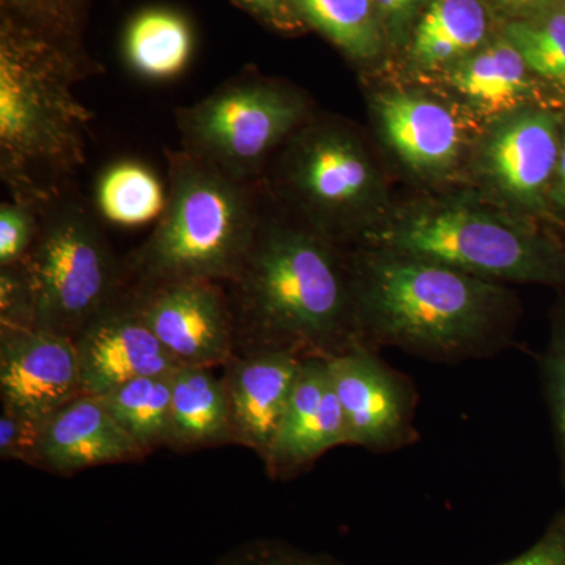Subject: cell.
<instances>
[{"mask_svg": "<svg viewBox=\"0 0 565 565\" xmlns=\"http://www.w3.org/2000/svg\"><path fill=\"white\" fill-rule=\"evenodd\" d=\"M351 267L366 348L392 345L434 362H462L512 341L519 299L503 282L373 245H355Z\"/></svg>", "mask_w": 565, "mask_h": 565, "instance_id": "1", "label": "cell"}, {"mask_svg": "<svg viewBox=\"0 0 565 565\" xmlns=\"http://www.w3.org/2000/svg\"><path fill=\"white\" fill-rule=\"evenodd\" d=\"M226 286L236 351L269 348L330 359L362 344L351 252L297 215L270 214L263 203L247 259Z\"/></svg>", "mask_w": 565, "mask_h": 565, "instance_id": "2", "label": "cell"}, {"mask_svg": "<svg viewBox=\"0 0 565 565\" xmlns=\"http://www.w3.org/2000/svg\"><path fill=\"white\" fill-rule=\"evenodd\" d=\"M93 73L82 43L0 13V173L10 199L43 207L68 192L92 121L74 85Z\"/></svg>", "mask_w": 565, "mask_h": 565, "instance_id": "3", "label": "cell"}, {"mask_svg": "<svg viewBox=\"0 0 565 565\" xmlns=\"http://www.w3.org/2000/svg\"><path fill=\"white\" fill-rule=\"evenodd\" d=\"M167 159L166 210L122 263L125 292L188 280L228 285L243 269L262 221L258 182L234 180L184 150L167 151Z\"/></svg>", "mask_w": 565, "mask_h": 565, "instance_id": "4", "label": "cell"}, {"mask_svg": "<svg viewBox=\"0 0 565 565\" xmlns=\"http://www.w3.org/2000/svg\"><path fill=\"white\" fill-rule=\"evenodd\" d=\"M356 245L433 259L487 281L565 289V241L533 218L463 196L388 212Z\"/></svg>", "mask_w": 565, "mask_h": 565, "instance_id": "5", "label": "cell"}, {"mask_svg": "<svg viewBox=\"0 0 565 565\" xmlns=\"http://www.w3.org/2000/svg\"><path fill=\"white\" fill-rule=\"evenodd\" d=\"M266 188L297 217L344 245L388 215V188L373 151L345 122L310 120L286 141Z\"/></svg>", "mask_w": 565, "mask_h": 565, "instance_id": "6", "label": "cell"}, {"mask_svg": "<svg viewBox=\"0 0 565 565\" xmlns=\"http://www.w3.org/2000/svg\"><path fill=\"white\" fill-rule=\"evenodd\" d=\"M22 264L35 329L71 340L125 292L122 263L95 214L70 192L41 207L39 233Z\"/></svg>", "mask_w": 565, "mask_h": 565, "instance_id": "7", "label": "cell"}, {"mask_svg": "<svg viewBox=\"0 0 565 565\" xmlns=\"http://www.w3.org/2000/svg\"><path fill=\"white\" fill-rule=\"evenodd\" d=\"M184 151L234 180L258 182L270 156L307 125L310 102L280 81L244 74L177 111Z\"/></svg>", "mask_w": 565, "mask_h": 565, "instance_id": "8", "label": "cell"}, {"mask_svg": "<svg viewBox=\"0 0 565 565\" xmlns=\"http://www.w3.org/2000/svg\"><path fill=\"white\" fill-rule=\"evenodd\" d=\"M564 107L533 104L489 122L473 152L475 172L498 206L550 222Z\"/></svg>", "mask_w": 565, "mask_h": 565, "instance_id": "9", "label": "cell"}, {"mask_svg": "<svg viewBox=\"0 0 565 565\" xmlns=\"http://www.w3.org/2000/svg\"><path fill=\"white\" fill-rule=\"evenodd\" d=\"M379 136L408 170L423 180H444L473 158L475 122L465 107L411 88L374 93Z\"/></svg>", "mask_w": 565, "mask_h": 565, "instance_id": "10", "label": "cell"}, {"mask_svg": "<svg viewBox=\"0 0 565 565\" xmlns=\"http://www.w3.org/2000/svg\"><path fill=\"white\" fill-rule=\"evenodd\" d=\"M334 392L343 408L348 445L373 452L399 451L418 440L414 382L366 345L330 356Z\"/></svg>", "mask_w": 565, "mask_h": 565, "instance_id": "11", "label": "cell"}, {"mask_svg": "<svg viewBox=\"0 0 565 565\" xmlns=\"http://www.w3.org/2000/svg\"><path fill=\"white\" fill-rule=\"evenodd\" d=\"M125 294L181 366H223L236 352L232 305L223 282H167Z\"/></svg>", "mask_w": 565, "mask_h": 565, "instance_id": "12", "label": "cell"}, {"mask_svg": "<svg viewBox=\"0 0 565 565\" xmlns=\"http://www.w3.org/2000/svg\"><path fill=\"white\" fill-rule=\"evenodd\" d=\"M84 394L76 343L41 329H0V401L44 422Z\"/></svg>", "mask_w": 565, "mask_h": 565, "instance_id": "13", "label": "cell"}, {"mask_svg": "<svg viewBox=\"0 0 565 565\" xmlns=\"http://www.w3.org/2000/svg\"><path fill=\"white\" fill-rule=\"evenodd\" d=\"M74 343L82 388L93 396H102L134 379L172 374L181 366L148 329L125 292L96 316Z\"/></svg>", "mask_w": 565, "mask_h": 565, "instance_id": "14", "label": "cell"}, {"mask_svg": "<svg viewBox=\"0 0 565 565\" xmlns=\"http://www.w3.org/2000/svg\"><path fill=\"white\" fill-rule=\"evenodd\" d=\"M302 356L281 349L234 352L223 367L233 444L247 446L263 462L273 448Z\"/></svg>", "mask_w": 565, "mask_h": 565, "instance_id": "15", "label": "cell"}, {"mask_svg": "<svg viewBox=\"0 0 565 565\" xmlns=\"http://www.w3.org/2000/svg\"><path fill=\"white\" fill-rule=\"evenodd\" d=\"M341 445H348V427L329 362L305 356L273 448L264 459L267 473L281 479L297 475Z\"/></svg>", "mask_w": 565, "mask_h": 565, "instance_id": "16", "label": "cell"}, {"mask_svg": "<svg viewBox=\"0 0 565 565\" xmlns=\"http://www.w3.org/2000/svg\"><path fill=\"white\" fill-rule=\"evenodd\" d=\"M143 457L102 397L84 393L44 419L36 468L73 476L88 468L136 462Z\"/></svg>", "mask_w": 565, "mask_h": 565, "instance_id": "17", "label": "cell"}, {"mask_svg": "<svg viewBox=\"0 0 565 565\" xmlns=\"http://www.w3.org/2000/svg\"><path fill=\"white\" fill-rule=\"evenodd\" d=\"M445 77L460 106L486 125L522 107L552 104L542 99L544 85L505 39L479 47L446 71Z\"/></svg>", "mask_w": 565, "mask_h": 565, "instance_id": "18", "label": "cell"}, {"mask_svg": "<svg viewBox=\"0 0 565 565\" xmlns=\"http://www.w3.org/2000/svg\"><path fill=\"white\" fill-rule=\"evenodd\" d=\"M233 444L222 377L206 366H180L172 374L170 448L177 451Z\"/></svg>", "mask_w": 565, "mask_h": 565, "instance_id": "19", "label": "cell"}, {"mask_svg": "<svg viewBox=\"0 0 565 565\" xmlns=\"http://www.w3.org/2000/svg\"><path fill=\"white\" fill-rule=\"evenodd\" d=\"M489 14L481 0H433L416 24L412 62L426 73H446L482 47Z\"/></svg>", "mask_w": 565, "mask_h": 565, "instance_id": "20", "label": "cell"}, {"mask_svg": "<svg viewBox=\"0 0 565 565\" xmlns=\"http://www.w3.org/2000/svg\"><path fill=\"white\" fill-rule=\"evenodd\" d=\"M193 32L180 11L152 7L134 14L122 35V55L134 73L151 81L180 76L191 62Z\"/></svg>", "mask_w": 565, "mask_h": 565, "instance_id": "21", "label": "cell"}, {"mask_svg": "<svg viewBox=\"0 0 565 565\" xmlns=\"http://www.w3.org/2000/svg\"><path fill=\"white\" fill-rule=\"evenodd\" d=\"M172 374L134 379L99 396L145 456L169 444Z\"/></svg>", "mask_w": 565, "mask_h": 565, "instance_id": "22", "label": "cell"}, {"mask_svg": "<svg viewBox=\"0 0 565 565\" xmlns=\"http://www.w3.org/2000/svg\"><path fill=\"white\" fill-rule=\"evenodd\" d=\"M294 7L300 21L353 61H374L384 50L382 18L374 0H294Z\"/></svg>", "mask_w": 565, "mask_h": 565, "instance_id": "23", "label": "cell"}, {"mask_svg": "<svg viewBox=\"0 0 565 565\" xmlns=\"http://www.w3.org/2000/svg\"><path fill=\"white\" fill-rule=\"evenodd\" d=\"M96 210L106 222L118 226H140L161 217L167 204L162 182L145 163H111L98 178Z\"/></svg>", "mask_w": 565, "mask_h": 565, "instance_id": "24", "label": "cell"}, {"mask_svg": "<svg viewBox=\"0 0 565 565\" xmlns=\"http://www.w3.org/2000/svg\"><path fill=\"white\" fill-rule=\"evenodd\" d=\"M504 39L519 51L531 73L565 104V13L546 11L541 17L505 25Z\"/></svg>", "mask_w": 565, "mask_h": 565, "instance_id": "25", "label": "cell"}, {"mask_svg": "<svg viewBox=\"0 0 565 565\" xmlns=\"http://www.w3.org/2000/svg\"><path fill=\"white\" fill-rule=\"evenodd\" d=\"M541 377L565 482V297L553 308L548 343L541 359Z\"/></svg>", "mask_w": 565, "mask_h": 565, "instance_id": "26", "label": "cell"}, {"mask_svg": "<svg viewBox=\"0 0 565 565\" xmlns=\"http://www.w3.org/2000/svg\"><path fill=\"white\" fill-rule=\"evenodd\" d=\"M93 0H0V13L41 31L82 43V31Z\"/></svg>", "mask_w": 565, "mask_h": 565, "instance_id": "27", "label": "cell"}, {"mask_svg": "<svg viewBox=\"0 0 565 565\" xmlns=\"http://www.w3.org/2000/svg\"><path fill=\"white\" fill-rule=\"evenodd\" d=\"M41 207L10 199L0 206V267L21 263L31 252L40 226Z\"/></svg>", "mask_w": 565, "mask_h": 565, "instance_id": "28", "label": "cell"}, {"mask_svg": "<svg viewBox=\"0 0 565 565\" xmlns=\"http://www.w3.org/2000/svg\"><path fill=\"white\" fill-rule=\"evenodd\" d=\"M35 305L24 264L0 267V329H33Z\"/></svg>", "mask_w": 565, "mask_h": 565, "instance_id": "29", "label": "cell"}, {"mask_svg": "<svg viewBox=\"0 0 565 565\" xmlns=\"http://www.w3.org/2000/svg\"><path fill=\"white\" fill-rule=\"evenodd\" d=\"M43 423L2 405L0 412V459L39 467Z\"/></svg>", "mask_w": 565, "mask_h": 565, "instance_id": "30", "label": "cell"}, {"mask_svg": "<svg viewBox=\"0 0 565 565\" xmlns=\"http://www.w3.org/2000/svg\"><path fill=\"white\" fill-rule=\"evenodd\" d=\"M210 565H341L273 541L245 542Z\"/></svg>", "mask_w": 565, "mask_h": 565, "instance_id": "31", "label": "cell"}, {"mask_svg": "<svg viewBox=\"0 0 565 565\" xmlns=\"http://www.w3.org/2000/svg\"><path fill=\"white\" fill-rule=\"evenodd\" d=\"M500 565H565V512L523 555Z\"/></svg>", "mask_w": 565, "mask_h": 565, "instance_id": "32", "label": "cell"}, {"mask_svg": "<svg viewBox=\"0 0 565 565\" xmlns=\"http://www.w3.org/2000/svg\"><path fill=\"white\" fill-rule=\"evenodd\" d=\"M237 6L275 28H289L294 21L300 20L294 0H234Z\"/></svg>", "mask_w": 565, "mask_h": 565, "instance_id": "33", "label": "cell"}, {"mask_svg": "<svg viewBox=\"0 0 565 565\" xmlns=\"http://www.w3.org/2000/svg\"><path fill=\"white\" fill-rule=\"evenodd\" d=\"M550 222L565 228V114L563 122V139H561L559 162L552 191H550Z\"/></svg>", "mask_w": 565, "mask_h": 565, "instance_id": "34", "label": "cell"}, {"mask_svg": "<svg viewBox=\"0 0 565 565\" xmlns=\"http://www.w3.org/2000/svg\"><path fill=\"white\" fill-rule=\"evenodd\" d=\"M494 2L508 13L530 20L546 13L555 0H494Z\"/></svg>", "mask_w": 565, "mask_h": 565, "instance_id": "35", "label": "cell"}, {"mask_svg": "<svg viewBox=\"0 0 565 565\" xmlns=\"http://www.w3.org/2000/svg\"><path fill=\"white\" fill-rule=\"evenodd\" d=\"M374 2L381 18L399 21L416 9L419 0H374Z\"/></svg>", "mask_w": 565, "mask_h": 565, "instance_id": "36", "label": "cell"}, {"mask_svg": "<svg viewBox=\"0 0 565 565\" xmlns=\"http://www.w3.org/2000/svg\"><path fill=\"white\" fill-rule=\"evenodd\" d=\"M561 10L565 13V0H561Z\"/></svg>", "mask_w": 565, "mask_h": 565, "instance_id": "37", "label": "cell"}]
</instances>
